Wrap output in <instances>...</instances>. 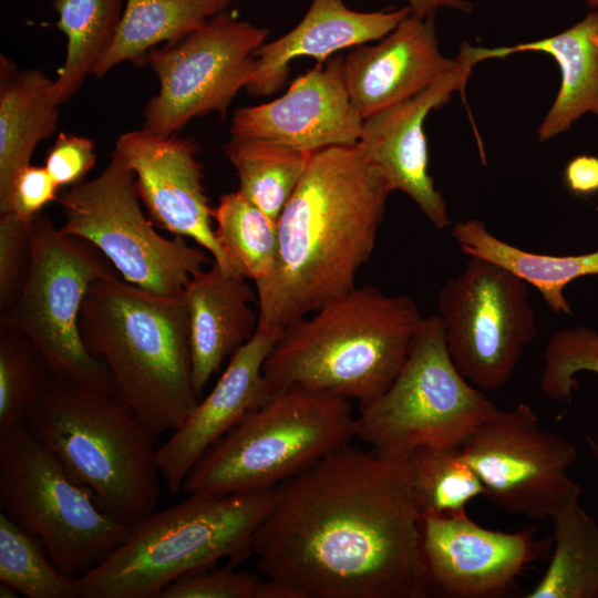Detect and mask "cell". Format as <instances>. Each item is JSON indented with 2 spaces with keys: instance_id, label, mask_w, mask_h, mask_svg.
<instances>
[{
  "instance_id": "cell-1",
  "label": "cell",
  "mask_w": 598,
  "mask_h": 598,
  "mask_svg": "<svg viewBox=\"0 0 598 598\" xmlns=\"http://www.w3.org/2000/svg\"><path fill=\"white\" fill-rule=\"evenodd\" d=\"M404 458L346 445L276 487L250 556L303 598L427 597Z\"/></svg>"
},
{
  "instance_id": "cell-2",
  "label": "cell",
  "mask_w": 598,
  "mask_h": 598,
  "mask_svg": "<svg viewBox=\"0 0 598 598\" xmlns=\"http://www.w3.org/2000/svg\"><path fill=\"white\" fill-rule=\"evenodd\" d=\"M391 193L358 144L311 156L277 219L274 268L255 283L258 327L282 330L355 287Z\"/></svg>"
},
{
  "instance_id": "cell-3",
  "label": "cell",
  "mask_w": 598,
  "mask_h": 598,
  "mask_svg": "<svg viewBox=\"0 0 598 598\" xmlns=\"http://www.w3.org/2000/svg\"><path fill=\"white\" fill-rule=\"evenodd\" d=\"M423 319L406 295L355 286L281 330L264 363L269 400L305 388L373 401L398 377Z\"/></svg>"
},
{
  "instance_id": "cell-4",
  "label": "cell",
  "mask_w": 598,
  "mask_h": 598,
  "mask_svg": "<svg viewBox=\"0 0 598 598\" xmlns=\"http://www.w3.org/2000/svg\"><path fill=\"white\" fill-rule=\"evenodd\" d=\"M117 275L90 287L80 316L83 342L106 365L116 396L156 435L173 432L202 399L186 301L183 293H153Z\"/></svg>"
},
{
  "instance_id": "cell-5",
  "label": "cell",
  "mask_w": 598,
  "mask_h": 598,
  "mask_svg": "<svg viewBox=\"0 0 598 598\" xmlns=\"http://www.w3.org/2000/svg\"><path fill=\"white\" fill-rule=\"evenodd\" d=\"M25 426L128 526L156 511L157 435L114 393L52 373Z\"/></svg>"
},
{
  "instance_id": "cell-6",
  "label": "cell",
  "mask_w": 598,
  "mask_h": 598,
  "mask_svg": "<svg viewBox=\"0 0 598 598\" xmlns=\"http://www.w3.org/2000/svg\"><path fill=\"white\" fill-rule=\"evenodd\" d=\"M276 487L233 494L188 493L131 526L104 560L79 578L82 598H159L175 580L229 558L250 556Z\"/></svg>"
},
{
  "instance_id": "cell-7",
  "label": "cell",
  "mask_w": 598,
  "mask_h": 598,
  "mask_svg": "<svg viewBox=\"0 0 598 598\" xmlns=\"http://www.w3.org/2000/svg\"><path fill=\"white\" fill-rule=\"evenodd\" d=\"M357 434L351 401L291 388L215 443L186 476L187 493L233 494L277 487Z\"/></svg>"
},
{
  "instance_id": "cell-8",
  "label": "cell",
  "mask_w": 598,
  "mask_h": 598,
  "mask_svg": "<svg viewBox=\"0 0 598 598\" xmlns=\"http://www.w3.org/2000/svg\"><path fill=\"white\" fill-rule=\"evenodd\" d=\"M497 409L461 374L439 315L429 316L392 384L359 405L355 437L391 458L424 446L461 447Z\"/></svg>"
},
{
  "instance_id": "cell-9",
  "label": "cell",
  "mask_w": 598,
  "mask_h": 598,
  "mask_svg": "<svg viewBox=\"0 0 598 598\" xmlns=\"http://www.w3.org/2000/svg\"><path fill=\"white\" fill-rule=\"evenodd\" d=\"M0 509L74 578L104 560L131 529L78 484L25 425L0 436Z\"/></svg>"
},
{
  "instance_id": "cell-10",
  "label": "cell",
  "mask_w": 598,
  "mask_h": 598,
  "mask_svg": "<svg viewBox=\"0 0 598 598\" xmlns=\"http://www.w3.org/2000/svg\"><path fill=\"white\" fill-rule=\"evenodd\" d=\"M30 247L24 282L0 324L30 339L52 373L115 394L106 365L85 348L80 316L93 282L116 270L93 245L62 233L42 213L30 223Z\"/></svg>"
},
{
  "instance_id": "cell-11",
  "label": "cell",
  "mask_w": 598,
  "mask_h": 598,
  "mask_svg": "<svg viewBox=\"0 0 598 598\" xmlns=\"http://www.w3.org/2000/svg\"><path fill=\"white\" fill-rule=\"evenodd\" d=\"M56 202L60 230L93 245L121 278L143 290L179 295L209 262L202 247L155 229L142 209L134 173L116 151L100 175L61 192Z\"/></svg>"
},
{
  "instance_id": "cell-12",
  "label": "cell",
  "mask_w": 598,
  "mask_h": 598,
  "mask_svg": "<svg viewBox=\"0 0 598 598\" xmlns=\"http://www.w3.org/2000/svg\"><path fill=\"white\" fill-rule=\"evenodd\" d=\"M448 353L482 391L503 388L537 334L528 285L504 267L468 257L437 296Z\"/></svg>"
},
{
  "instance_id": "cell-13",
  "label": "cell",
  "mask_w": 598,
  "mask_h": 598,
  "mask_svg": "<svg viewBox=\"0 0 598 598\" xmlns=\"http://www.w3.org/2000/svg\"><path fill=\"white\" fill-rule=\"evenodd\" d=\"M268 34L267 28L227 10L196 31L151 50L147 63L159 89L144 109L142 128L167 136L195 117L213 112L224 116L248 84L255 53Z\"/></svg>"
},
{
  "instance_id": "cell-14",
  "label": "cell",
  "mask_w": 598,
  "mask_h": 598,
  "mask_svg": "<svg viewBox=\"0 0 598 598\" xmlns=\"http://www.w3.org/2000/svg\"><path fill=\"white\" fill-rule=\"evenodd\" d=\"M461 451L483 484V496L512 515L551 518L582 493L568 473L577 462L576 446L542 427L527 403L497 409Z\"/></svg>"
},
{
  "instance_id": "cell-15",
  "label": "cell",
  "mask_w": 598,
  "mask_h": 598,
  "mask_svg": "<svg viewBox=\"0 0 598 598\" xmlns=\"http://www.w3.org/2000/svg\"><path fill=\"white\" fill-rule=\"evenodd\" d=\"M532 528L514 533L488 529L460 516H423L421 551L427 596L499 598L551 550Z\"/></svg>"
},
{
  "instance_id": "cell-16",
  "label": "cell",
  "mask_w": 598,
  "mask_h": 598,
  "mask_svg": "<svg viewBox=\"0 0 598 598\" xmlns=\"http://www.w3.org/2000/svg\"><path fill=\"white\" fill-rule=\"evenodd\" d=\"M460 64L416 95L364 118L359 147L380 169L392 192L400 190L416 204L436 228L450 224L447 206L429 172L424 122L429 113L463 91L477 64L472 45L463 43Z\"/></svg>"
},
{
  "instance_id": "cell-17",
  "label": "cell",
  "mask_w": 598,
  "mask_h": 598,
  "mask_svg": "<svg viewBox=\"0 0 598 598\" xmlns=\"http://www.w3.org/2000/svg\"><path fill=\"white\" fill-rule=\"evenodd\" d=\"M114 151L133 171L153 220L174 236L192 239L223 269L234 271L215 236L195 143L177 133L162 136L141 128L120 135Z\"/></svg>"
},
{
  "instance_id": "cell-18",
  "label": "cell",
  "mask_w": 598,
  "mask_h": 598,
  "mask_svg": "<svg viewBox=\"0 0 598 598\" xmlns=\"http://www.w3.org/2000/svg\"><path fill=\"white\" fill-rule=\"evenodd\" d=\"M342 64L340 55L318 62L278 99L237 109L231 135L268 140L311 154L357 145L364 120L351 103Z\"/></svg>"
},
{
  "instance_id": "cell-19",
  "label": "cell",
  "mask_w": 598,
  "mask_h": 598,
  "mask_svg": "<svg viewBox=\"0 0 598 598\" xmlns=\"http://www.w3.org/2000/svg\"><path fill=\"white\" fill-rule=\"evenodd\" d=\"M281 330L258 327L230 358L214 388L157 447L161 477L172 494L197 462L246 416L269 401L264 363Z\"/></svg>"
},
{
  "instance_id": "cell-20",
  "label": "cell",
  "mask_w": 598,
  "mask_h": 598,
  "mask_svg": "<svg viewBox=\"0 0 598 598\" xmlns=\"http://www.w3.org/2000/svg\"><path fill=\"white\" fill-rule=\"evenodd\" d=\"M343 58L351 103L364 118L403 102L460 64L440 51L434 18L410 13L373 45H357Z\"/></svg>"
},
{
  "instance_id": "cell-21",
  "label": "cell",
  "mask_w": 598,
  "mask_h": 598,
  "mask_svg": "<svg viewBox=\"0 0 598 598\" xmlns=\"http://www.w3.org/2000/svg\"><path fill=\"white\" fill-rule=\"evenodd\" d=\"M410 13L408 6L364 12L350 9L344 0H311L296 27L256 51L254 72L245 89L250 95L268 96L286 83L293 60L324 62L338 51L384 38Z\"/></svg>"
},
{
  "instance_id": "cell-22",
  "label": "cell",
  "mask_w": 598,
  "mask_h": 598,
  "mask_svg": "<svg viewBox=\"0 0 598 598\" xmlns=\"http://www.w3.org/2000/svg\"><path fill=\"white\" fill-rule=\"evenodd\" d=\"M183 296L187 305L194 385L203 398L208 381L258 328L256 290L246 278L215 261L194 275Z\"/></svg>"
},
{
  "instance_id": "cell-23",
  "label": "cell",
  "mask_w": 598,
  "mask_h": 598,
  "mask_svg": "<svg viewBox=\"0 0 598 598\" xmlns=\"http://www.w3.org/2000/svg\"><path fill=\"white\" fill-rule=\"evenodd\" d=\"M477 62L504 59L514 53L542 52L560 70V86L538 126L539 141H548L570 128L581 116L598 118V11H590L566 30L512 47H473Z\"/></svg>"
},
{
  "instance_id": "cell-24",
  "label": "cell",
  "mask_w": 598,
  "mask_h": 598,
  "mask_svg": "<svg viewBox=\"0 0 598 598\" xmlns=\"http://www.w3.org/2000/svg\"><path fill=\"white\" fill-rule=\"evenodd\" d=\"M52 85L42 71L20 70L0 56V214L8 212L18 172L31 164L38 144L58 131L60 111L51 97Z\"/></svg>"
},
{
  "instance_id": "cell-25",
  "label": "cell",
  "mask_w": 598,
  "mask_h": 598,
  "mask_svg": "<svg viewBox=\"0 0 598 598\" xmlns=\"http://www.w3.org/2000/svg\"><path fill=\"white\" fill-rule=\"evenodd\" d=\"M451 235L467 257L504 267L534 287L555 313H571L564 295L570 282L580 277L598 275V250L565 256L528 251L502 240L476 218L456 223Z\"/></svg>"
},
{
  "instance_id": "cell-26",
  "label": "cell",
  "mask_w": 598,
  "mask_h": 598,
  "mask_svg": "<svg viewBox=\"0 0 598 598\" xmlns=\"http://www.w3.org/2000/svg\"><path fill=\"white\" fill-rule=\"evenodd\" d=\"M233 0H126L113 44L92 75L102 79L117 64L137 61L159 43L183 38L227 11Z\"/></svg>"
},
{
  "instance_id": "cell-27",
  "label": "cell",
  "mask_w": 598,
  "mask_h": 598,
  "mask_svg": "<svg viewBox=\"0 0 598 598\" xmlns=\"http://www.w3.org/2000/svg\"><path fill=\"white\" fill-rule=\"evenodd\" d=\"M126 0H54L56 27L66 39V53L53 81L51 97L69 102L106 55L116 37Z\"/></svg>"
},
{
  "instance_id": "cell-28",
  "label": "cell",
  "mask_w": 598,
  "mask_h": 598,
  "mask_svg": "<svg viewBox=\"0 0 598 598\" xmlns=\"http://www.w3.org/2000/svg\"><path fill=\"white\" fill-rule=\"evenodd\" d=\"M549 564L526 598H598V522L579 499L551 518Z\"/></svg>"
},
{
  "instance_id": "cell-29",
  "label": "cell",
  "mask_w": 598,
  "mask_h": 598,
  "mask_svg": "<svg viewBox=\"0 0 598 598\" xmlns=\"http://www.w3.org/2000/svg\"><path fill=\"white\" fill-rule=\"evenodd\" d=\"M224 153L237 173L238 190L276 221L315 154L234 135L224 145Z\"/></svg>"
},
{
  "instance_id": "cell-30",
  "label": "cell",
  "mask_w": 598,
  "mask_h": 598,
  "mask_svg": "<svg viewBox=\"0 0 598 598\" xmlns=\"http://www.w3.org/2000/svg\"><path fill=\"white\" fill-rule=\"evenodd\" d=\"M416 508L421 516H460L483 496V484L461 447L424 446L404 457Z\"/></svg>"
},
{
  "instance_id": "cell-31",
  "label": "cell",
  "mask_w": 598,
  "mask_h": 598,
  "mask_svg": "<svg viewBox=\"0 0 598 598\" xmlns=\"http://www.w3.org/2000/svg\"><path fill=\"white\" fill-rule=\"evenodd\" d=\"M213 220L216 239L234 271L254 283L266 278L277 257V221L239 190L219 198Z\"/></svg>"
},
{
  "instance_id": "cell-32",
  "label": "cell",
  "mask_w": 598,
  "mask_h": 598,
  "mask_svg": "<svg viewBox=\"0 0 598 598\" xmlns=\"http://www.w3.org/2000/svg\"><path fill=\"white\" fill-rule=\"evenodd\" d=\"M51 374L30 339L0 324V436L27 425Z\"/></svg>"
},
{
  "instance_id": "cell-33",
  "label": "cell",
  "mask_w": 598,
  "mask_h": 598,
  "mask_svg": "<svg viewBox=\"0 0 598 598\" xmlns=\"http://www.w3.org/2000/svg\"><path fill=\"white\" fill-rule=\"evenodd\" d=\"M0 582L28 598H82L79 578L62 573L42 544L1 512Z\"/></svg>"
},
{
  "instance_id": "cell-34",
  "label": "cell",
  "mask_w": 598,
  "mask_h": 598,
  "mask_svg": "<svg viewBox=\"0 0 598 598\" xmlns=\"http://www.w3.org/2000/svg\"><path fill=\"white\" fill-rule=\"evenodd\" d=\"M579 372L598 374V332L582 326L554 332L544 351L540 391L554 401L569 400ZM588 448L598 466V442L589 439Z\"/></svg>"
},
{
  "instance_id": "cell-35",
  "label": "cell",
  "mask_w": 598,
  "mask_h": 598,
  "mask_svg": "<svg viewBox=\"0 0 598 598\" xmlns=\"http://www.w3.org/2000/svg\"><path fill=\"white\" fill-rule=\"evenodd\" d=\"M159 598H302V595L282 581L261 579L228 565L184 576L168 585Z\"/></svg>"
},
{
  "instance_id": "cell-36",
  "label": "cell",
  "mask_w": 598,
  "mask_h": 598,
  "mask_svg": "<svg viewBox=\"0 0 598 598\" xmlns=\"http://www.w3.org/2000/svg\"><path fill=\"white\" fill-rule=\"evenodd\" d=\"M30 223L13 213L0 214V313L16 300L28 272Z\"/></svg>"
},
{
  "instance_id": "cell-37",
  "label": "cell",
  "mask_w": 598,
  "mask_h": 598,
  "mask_svg": "<svg viewBox=\"0 0 598 598\" xmlns=\"http://www.w3.org/2000/svg\"><path fill=\"white\" fill-rule=\"evenodd\" d=\"M95 163V144L92 140L61 132L48 151L43 166L63 188L84 182Z\"/></svg>"
},
{
  "instance_id": "cell-38",
  "label": "cell",
  "mask_w": 598,
  "mask_h": 598,
  "mask_svg": "<svg viewBox=\"0 0 598 598\" xmlns=\"http://www.w3.org/2000/svg\"><path fill=\"white\" fill-rule=\"evenodd\" d=\"M60 190L61 187L44 166L30 164L20 169L13 179L7 213L31 221L48 204L58 200Z\"/></svg>"
},
{
  "instance_id": "cell-39",
  "label": "cell",
  "mask_w": 598,
  "mask_h": 598,
  "mask_svg": "<svg viewBox=\"0 0 598 598\" xmlns=\"http://www.w3.org/2000/svg\"><path fill=\"white\" fill-rule=\"evenodd\" d=\"M567 189L578 197L598 193V157L581 154L573 157L564 169Z\"/></svg>"
},
{
  "instance_id": "cell-40",
  "label": "cell",
  "mask_w": 598,
  "mask_h": 598,
  "mask_svg": "<svg viewBox=\"0 0 598 598\" xmlns=\"http://www.w3.org/2000/svg\"><path fill=\"white\" fill-rule=\"evenodd\" d=\"M411 13L421 18H434L441 9H453L463 12L472 10V3L466 0H406Z\"/></svg>"
},
{
  "instance_id": "cell-41",
  "label": "cell",
  "mask_w": 598,
  "mask_h": 598,
  "mask_svg": "<svg viewBox=\"0 0 598 598\" xmlns=\"http://www.w3.org/2000/svg\"><path fill=\"white\" fill-rule=\"evenodd\" d=\"M19 592L12 588L11 586L0 582V597L1 598H17L19 597Z\"/></svg>"
},
{
  "instance_id": "cell-42",
  "label": "cell",
  "mask_w": 598,
  "mask_h": 598,
  "mask_svg": "<svg viewBox=\"0 0 598 598\" xmlns=\"http://www.w3.org/2000/svg\"><path fill=\"white\" fill-rule=\"evenodd\" d=\"M586 3L592 10L598 8V0H586Z\"/></svg>"
}]
</instances>
